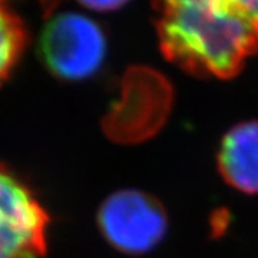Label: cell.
<instances>
[{"instance_id":"cell-1","label":"cell","mask_w":258,"mask_h":258,"mask_svg":"<svg viewBox=\"0 0 258 258\" xmlns=\"http://www.w3.org/2000/svg\"><path fill=\"white\" fill-rule=\"evenodd\" d=\"M159 49L204 78H232L258 52V0H152Z\"/></svg>"},{"instance_id":"cell-2","label":"cell","mask_w":258,"mask_h":258,"mask_svg":"<svg viewBox=\"0 0 258 258\" xmlns=\"http://www.w3.org/2000/svg\"><path fill=\"white\" fill-rule=\"evenodd\" d=\"M105 53L103 30L79 13H60L50 19L39 37L43 63L62 81L91 78L103 63Z\"/></svg>"},{"instance_id":"cell-3","label":"cell","mask_w":258,"mask_h":258,"mask_svg":"<svg viewBox=\"0 0 258 258\" xmlns=\"http://www.w3.org/2000/svg\"><path fill=\"white\" fill-rule=\"evenodd\" d=\"M98 227L115 249L144 254L164 238L166 215L152 197L137 189H122L103 201L98 212Z\"/></svg>"},{"instance_id":"cell-4","label":"cell","mask_w":258,"mask_h":258,"mask_svg":"<svg viewBox=\"0 0 258 258\" xmlns=\"http://www.w3.org/2000/svg\"><path fill=\"white\" fill-rule=\"evenodd\" d=\"M49 215L33 192L0 164V258H42Z\"/></svg>"},{"instance_id":"cell-5","label":"cell","mask_w":258,"mask_h":258,"mask_svg":"<svg viewBox=\"0 0 258 258\" xmlns=\"http://www.w3.org/2000/svg\"><path fill=\"white\" fill-rule=\"evenodd\" d=\"M224 179L245 194H258V120L242 122L228 131L218 152Z\"/></svg>"},{"instance_id":"cell-6","label":"cell","mask_w":258,"mask_h":258,"mask_svg":"<svg viewBox=\"0 0 258 258\" xmlns=\"http://www.w3.org/2000/svg\"><path fill=\"white\" fill-rule=\"evenodd\" d=\"M26 45V30L22 20L0 0V83L15 68Z\"/></svg>"},{"instance_id":"cell-7","label":"cell","mask_w":258,"mask_h":258,"mask_svg":"<svg viewBox=\"0 0 258 258\" xmlns=\"http://www.w3.org/2000/svg\"><path fill=\"white\" fill-rule=\"evenodd\" d=\"M83 8L95 12H113L125 6L129 0H78Z\"/></svg>"}]
</instances>
